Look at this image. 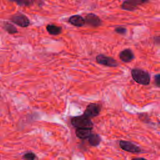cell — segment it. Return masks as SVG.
<instances>
[{"label": "cell", "mask_w": 160, "mask_h": 160, "mask_svg": "<svg viewBox=\"0 0 160 160\" xmlns=\"http://www.w3.org/2000/svg\"><path fill=\"white\" fill-rule=\"evenodd\" d=\"M131 76L132 79L137 83L141 85H148L150 83V75L149 74L141 69L134 68L131 70Z\"/></svg>", "instance_id": "6da1fadb"}, {"label": "cell", "mask_w": 160, "mask_h": 160, "mask_svg": "<svg viewBox=\"0 0 160 160\" xmlns=\"http://www.w3.org/2000/svg\"><path fill=\"white\" fill-rule=\"evenodd\" d=\"M71 123L74 127L76 128V129L84 128L92 129L93 128V123L91 119L86 117L83 114L71 118Z\"/></svg>", "instance_id": "7a4b0ae2"}, {"label": "cell", "mask_w": 160, "mask_h": 160, "mask_svg": "<svg viewBox=\"0 0 160 160\" xmlns=\"http://www.w3.org/2000/svg\"><path fill=\"white\" fill-rule=\"evenodd\" d=\"M101 110V105L98 103H90L88 104L84 111L83 115L86 117L91 119L98 116Z\"/></svg>", "instance_id": "3957f363"}, {"label": "cell", "mask_w": 160, "mask_h": 160, "mask_svg": "<svg viewBox=\"0 0 160 160\" xmlns=\"http://www.w3.org/2000/svg\"><path fill=\"white\" fill-rule=\"evenodd\" d=\"M11 21L15 24L22 28L28 27L30 24V21L28 18L21 12L13 14L11 18Z\"/></svg>", "instance_id": "277c9868"}, {"label": "cell", "mask_w": 160, "mask_h": 160, "mask_svg": "<svg viewBox=\"0 0 160 160\" xmlns=\"http://www.w3.org/2000/svg\"><path fill=\"white\" fill-rule=\"evenodd\" d=\"M96 60L98 64L108 67H116L118 66V62L114 58L104 54H98L96 57Z\"/></svg>", "instance_id": "5b68a950"}, {"label": "cell", "mask_w": 160, "mask_h": 160, "mask_svg": "<svg viewBox=\"0 0 160 160\" xmlns=\"http://www.w3.org/2000/svg\"><path fill=\"white\" fill-rule=\"evenodd\" d=\"M148 2V1L144 0H128L122 2L121 8V9L126 11H134L139 6L142 5L144 3Z\"/></svg>", "instance_id": "8992f818"}, {"label": "cell", "mask_w": 160, "mask_h": 160, "mask_svg": "<svg viewBox=\"0 0 160 160\" xmlns=\"http://www.w3.org/2000/svg\"><path fill=\"white\" fill-rule=\"evenodd\" d=\"M119 146L122 150L129 152L139 153L142 151V150L138 146L128 141H120Z\"/></svg>", "instance_id": "52a82bcc"}, {"label": "cell", "mask_w": 160, "mask_h": 160, "mask_svg": "<svg viewBox=\"0 0 160 160\" xmlns=\"http://www.w3.org/2000/svg\"><path fill=\"white\" fill-rule=\"evenodd\" d=\"M85 24L93 27L96 28L101 25L102 21L98 16L94 13H89L84 18Z\"/></svg>", "instance_id": "ba28073f"}, {"label": "cell", "mask_w": 160, "mask_h": 160, "mask_svg": "<svg viewBox=\"0 0 160 160\" xmlns=\"http://www.w3.org/2000/svg\"><path fill=\"white\" fill-rule=\"evenodd\" d=\"M119 59L124 62H129L134 59V54L130 49H125L121 51L119 54Z\"/></svg>", "instance_id": "9c48e42d"}, {"label": "cell", "mask_w": 160, "mask_h": 160, "mask_svg": "<svg viewBox=\"0 0 160 160\" xmlns=\"http://www.w3.org/2000/svg\"><path fill=\"white\" fill-rule=\"evenodd\" d=\"M68 22L71 24L76 27H82L85 24L84 18L82 16L78 14L71 16L69 18Z\"/></svg>", "instance_id": "30bf717a"}, {"label": "cell", "mask_w": 160, "mask_h": 160, "mask_svg": "<svg viewBox=\"0 0 160 160\" xmlns=\"http://www.w3.org/2000/svg\"><path fill=\"white\" fill-rule=\"evenodd\" d=\"M91 129H84V128H78L76 130V135L79 139H86L91 134Z\"/></svg>", "instance_id": "8fae6325"}, {"label": "cell", "mask_w": 160, "mask_h": 160, "mask_svg": "<svg viewBox=\"0 0 160 160\" xmlns=\"http://www.w3.org/2000/svg\"><path fill=\"white\" fill-rule=\"evenodd\" d=\"M46 30L49 34L56 36L61 33L62 28L61 26H59L53 24H49L47 25Z\"/></svg>", "instance_id": "7c38bea8"}, {"label": "cell", "mask_w": 160, "mask_h": 160, "mask_svg": "<svg viewBox=\"0 0 160 160\" xmlns=\"http://www.w3.org/2000/svg\"><path fill=\"white\" fill-rule=\"evenodd\" d=\"M101 141V138L99 134H91L88 138L89 144L92 146H98Z\"/></svg>", "instance_id": "4fadbf2b"}, {"label": "cell", "mask_w": 160, "mask_h": 160, "mask_svg": "<svg viewBox=\"0 0 160 160\" xmlns=\"http://www.w3.org/2000/svg\"><path fill=\"white\" fill-rule=\"evenodd\" d=\"M2 28L4 29L6 31L11 34H16L18 32L17 28L11 23L9 22H4L2 24Z\"/></svg>", "instance_id": "5bb4252c"}, {"label": "cell", "mask_w": 160, "mask_h": 160, "mask_svg": "<svg viewBox=\"0 0 160 160\" xmlns=\"http://www.w3.org/2000/svg\"><path fill=\"white\" fill-rule=\"evenodd\" d=\"M36 158V154L32 152H28L25 153L22 156V159L24 160H35Z\"/></svg>", "instance_id": "9a60e30c"}, {"label": "cell", "mask_w": 160, "mask_h": 160, "mask_svg": "<svg viewBox=\"0 0 160 160\" xmlns=\"http://www.w3.org/2000/svg\"><path fill=\"white\" fill-rule=\"evenodd\" d=\"M114 31H115L116 33H118V34L124 35V34H126V32H127V29L125 28L124 27H122V26H118V27H117V28H115Z\"/></svg>", "instance_id": "2e32d148"}, {"label": "cell", "mask_w": 160, "mask_h": 160, "mask_svg": "<svg viewBox=\"0 0 160 160\" xmlns=\"http://www.w3.org/2000/svg\"><path fill=\"white\" fill-rule=\"evenodd\" d=\"M33 2L34 1H22L16 2V3L19 6H31Z\"/></svg>", "instance_id": "e0dca14e"}, {"label": "cell", "mask_w": 160, "mask_h": 160, "mask_svg": "<svg viewBox=\"0 0 160 160\" xmlns=\"http://www.w3.org/2000/svg\"><path fill=\"white\" fill-rule=\"evenodd\" d=\"M139 118L143 122H148V120H149V117L148 116V114H144V113H141L139 114Z\"/></svg>", "instance_id": "ac0fdd59"}, {"label": "cell", "mask_w": 160, "mask_h": 160, "mask_svg": "<svg viewBox=\"0 0 160 160\" xmlns=\"http://www.w3.org/2000/svg\"><path fill=\"white\" fill-rule=\"evenodd\" d=\"M154 82L157 87L160 88V73L157 74L154 77Z\"/></svg>", "instance_id": "d6986e66"}, {"label": "cell", "mask_w": 160, "mask_h": 160, "mask_svg": "<svg viewBox=\"0 0 160 160\" xmlns=\"http://www.w3.org/2000/svg\"><path fill=\"white\" fill-rule=\"evenodd\" d=\"M132 160H146V159L143 158H136L132 159Z\"/></svg>", "instance_id": "ffe728a7"}]
</instances>
